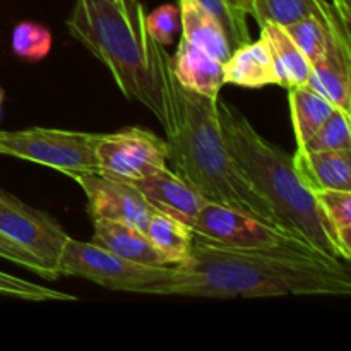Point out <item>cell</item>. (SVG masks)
Instances as JSON below:
<instances>
[{
  "label": "cell",
  "mask_w": 351,
  "mask_h": 351,
  "mask_svg": "<svg viewBox=\"0 0 351 351\" xmlns=\"http://www.w3.org/2000/svg\"><path fill=\"white\" fill-rule=\"evenodd\" d=\"M293 165L308 191H351V151L297 149Z\"/></svg>",
  "instance_id": "15"
},
{
  "label": "cell",
  "mask_w": 351,
  "mask_h": 351,
  "mask_svg": "<svg viewBox=\"0 0 351 351\" xmlns=\"http://www.w3.org/2000/svg\"><path fill=\"white\" fill-rule=\"evenodd\" d=\"M329 2L332 3V7H335L336 10H338V14L341 16V19L345 21V23L350 24V19H351V0H329Z\"/></svg>",
  "instance_id": "30"
},
{
  "label": "cell",
  "mask_w": 351,
  "mask_h": 351,
  "mask_svg": "<svg viewBox=\"0 0 351 351\" xmlns=\"http://www.w3.org/2000/svg\"><path fill=\"white\" fill-rule=\"evenodd\" d=\"M191 228L195 245L216 247V249H271V247L290 245V243H302L287 230L269 225L264 219L245 211L211 201L202 206Z\"/></svg>",
  "instance_id": "7"
},
{
  "label": "cell",
  "mask_w": 351,
  "mask_h": 351,
  "mask_svg": "<svg viewBox=\"0 0 351 351\" xmlns=\"http://www.w3.org/2000/svg\"><path fill=\"white\" fill-rule=\"evenodd\" d=\"M0 233L58 278V261L69 235L57 219L0 189Z\"/></svg>",
  "instance_id": "9"
},
{
  "label": "cell",
  "mask_w": 351,
  "mask_h": 351,
  "mask_svg": "<svg viewBox=\"0 0 351 351\" xmlns=\"http://www.w3.org/2000/svg\"><path fill=\"white\" fill-rule=\"evenodd\" d=\"M350 24L345 23L335 9L329 21V41L326 53L321 60L312 65L311 77L305 86L329 99L336 108L350 113Z\"/></svg>",
  "instance_id": "11"
},
{
  "label": "cell",
  "mask_w": 351,
  "mask_h": 351,
  "mask_svg": "<svg viewBox=\"0 0 351 351\" xmlns=\"http://www.w3.org/2000/svg\"><path fill=\"white\" fill-rule=\"evenodd\" d=\"M170 67L182 88L206 98H219L223 82V64L202 48L180 38L177 51L170 55Z\"/></svg>",
  "instance_id": "13"
},
{
  "label": "cell",
  "mask_w": 351,
  "mask_h": 351,
  "mask_svg": "<svg viewBox=\"0 0 351 351\" xmlns=\"http://www.w3.org/2000/svg\"><path fill=\"white\" fill-rule=\"evenodd\" d=\"M216 103L218 99L182 88L168 62V123L163 130L175 173L208 201L240 209L281 228L269 204L250 185L226 147Z\"/></svg>",
  "instance_id": "3"
},
{
  "label": "cell",
  "mask_w": 351,
  "mask_h": 351,
  "mask_svg": "<svg viewBox=\"0 0 351 351\" xmlns=\"http://www.w3.org/2000/svg\"><path fill=\"white\" fill-rule=\"evenodd\" d=\"M324 0H250V16L259 26L266 23L288 26L321 9Z\"/></svg>",
  "instance_id": "23"
},
{
  "label": "cell",
  "mask_w": 351,
  "mask_h": 351,
  "mask_svg": "<svg viewBox=\"0 0 351 351\" xmlns=\"http://www.w3.org/2000/svg\"><path fill=\"white\" fill-rule=\"evenodd\" d=\"M208 10H211L219 23L225 27V33L228 36L232 50H235L240 45L250 41L249 24H247V14L243 10L233 9L226 3V0H199Z\"/></svg>",
  "instance_id": "27"
},
{
  "label": "cell",
  "mask_w": 351,
  "mask_h": 351,
  "mask_svg": "<svg viewBox=\"0 0 351 351\" xmlns=\"http://www.w3.org/2000/svg\"><path fill=\"white\" fill-rule=\"evenodd\" d=\"M112 2H123V0H112Z\"/></svg>",
  "instance_id": "34"
},
{
  "label": "cell",
  "mask_w": 351,
  "mask_h": 351,
  "mask_svg": "<svg viewBox=\"0 0 351 351\" xmlns=\"http://www.w3.org/2000/svg\"><path fill=\"white\" fill-rule=\"evenodd\" d=\"M240 5H242V10L250 16V0H240Z\"/></svg>",
  "instance_id": "31"
},
{
  "label": "cell",
  "mask_w": 351,
  "mask_h": 351,
  "mask_svg": "<svg viewBox=\"0 0 351 351\" xmlns=\"http://www.w3.org/2000/svg\"><path fill=\"white\" fill-rule=\"evenodd\" d=\"M146 27L156 43L161 47L173 45L177 34L182 31L180 9L173 3H165L154 9L151 14H146Z\"/></svg>",
  "instance_id": "28"
},
{
  "label": "cell",
  "mask_w": 351,
  "mask_h": 351,
  "mask_svg": "<svg viewBox=\"0 0 351 351\" xmlns=\"http://www.w3.org/2000/svg\"><path fill=\"white\" fill-rule=\"evenodd\" d=\"M216 110L226 147L250 185L269 204L278 225L304 245L343 261L314 194L295 171L293 156L261 136L232 103L218 99Z\"/></svg>",
  "instance_id": "4"
},
{
  "label": "cell",
  "mask_w": 351,
  "mask_h": 351,
  "mask_svg": "<svg viewBox=\"0 0 351 351\" xmlns=\"http://www.w3.org/2000/svg\"><path fill=\"white\" fill-rule=\"evenodd\" d=\"M261 38L266 41L274 65H276L280 86L285 89L295 86H305L312 72V64L307 60L300 48L295 45L285 26L266 23L261 26Z\"/></svg>",
  "instance_id": "18"
},
{
  "label": "cell",
  "mask_w": 351,
  "mask_h": 351,
  "mask_svg": "<svg viewBox=\"0 0 351 351\" xmlns=\"http://www.w3.org/2000/svg\"><path fill=\"white\" fill-rule=\"evenodd\" d=\"M163 297L276 298L348 297L351 274L343 261L302 243L230 250L195 245L177 264Z\"/></svg>",
  "instance_id": "1"
},
{
  "label": "cell",
  "mask_w": 351,
  "mask_h": 351,
  "mask_svg": "<svg viewBox=\"0 0 351 351\" xmlns=\"http://www.w3.org/2000/svg\"><path fill=\"white\" fill-rule=\"evenodd\" d=\"M144 232L156 250L167 257L170 266H177L191 256L194 235L191 226L182 223L180 219L156 211L149 218Z\"/></svg>",
  "instance_id": "20"
},
{
  "label": "cell",
  "mask_w": 351,
  "mask_h": 351,
  "mask_svg": "<svg viewBox=\"0 0 351 351\" xmlns=\"http://www.w3.org/2000/svg\"><path fill=\"white\" fill-rule=\"evenodd\" d=\"M99 134L31 127L0 130V154L57 170L67 177L98 173L96 143Z\"/></svg>",
  "instance_id": "6"
},
{
  "label": "cell",
  "mask_w": 351,
  "mask_h": 351,
  "mask_svg": "<svg viewBox=\"0 0 351 351\" xmlns=\"http://www.w3.org/2000/svg\"><path fill=\"white\" fill-rule=\"evenodd\" d=\"M72 180L84 191L93 219H110L144 230L156 213L143 192L130 182L113 180L99 173L75 175Z\"/></svg>",
  "instance_id": "10"
},
{
  "label": "cell",
  "mask_w": 351,
  "mask_h": 351,
  "mask_svg": "<svg viewBox=\"0 0 351 351\" xmlns=\"http://www.w3.org/2000/svg\"><path fill=\"white\" fill-rule=\"evenodd\" d=\"M173 266H146L132 263L95 242H81L69 237L58 261V276L88 280L110 291L137 295H160L170 283Z\"/></svg>",
  "instance_id": "5"
},
{
  "label": "cell",
  "mask_w": 351,
  "mask_h": 351,
  "mask_svg": "<svg viewBox=\"0 0 351 351\" xmlns=\"http://www.w3.org/2000/svg\"><path fill=\"white\" fill-rule=\"evenodd\" d=\"M0 257L9 261V263H14L17 264V266L24 267V269L31 271V273L38 274V276H41L43 280H48V281L57 280V278H55L53 274H51L50 271H48L47 267L36 259V257H33L29 252L21 249L17 243H14L12 240L7 239L3 233H0Z\"/></svg>",
  "instance_id": "29"
},
{
  "label": "cell",
  "mask_w": 351,
  "mask_h": 351,
  "mask_svg": "<svg viewBox=\"0 0 351 351\" xmlns=\"http://www.w3.org/2000/svg\"><path fill=\"white\" fill-rule=\"evenodd\" d=\"M288 103L297 147L304 146L336 108L329 99L307 86H295L288 89Z\"/></svg>",
  "instance_id": "19"
},
{
  "label": "cell",
  "mask_w": 351,
  "mask_h": 351,
  "mask_svg": "<svg viewBox=\"0 0 351 351\" xmlns=\"http://www.w3.org/2000/svg\"><path fill=\"white\" fill-rule=\"evenodd\" d=\"M223 82L247 89L280 86L273 55L263 38L247 41L232 51L223 62Z\"/></svg>",
  "instance_id": "14"
},
{
  "label": "cell",
  "mask_w": 351,
  "mask_h": 351,
  "mask_svg": "<svg viewBox=\"0 0 351 351\" xmlns=\"http://www.w3.org/2000/svg\"><path fill=\"white\" fill-rule=\"evenodd\" d=\"M177 5L180 9L182 38L211 53L223 64L233 50L218 17L199 0H178Z\"/></svg>",
  "instance_id": "17"
},
{
  "label": "cell",
  "mask_w": 351,
  "mask_h": 351,
  "mask_svg": "<svg viewBox=\"0 0 351 351\" xmlns=\"http://www.w3.org/2000/svg\"><path fill=\"white\" fill-rule=\"evenodd\" d=\"M226 3H228V5H232L233 9L242 10V5H240V0H226Z\"/></svg>",
  "instance_id": "32"
},
{
  "label": "cell",
  "mask_w": 351,
  "mask_h": 351,
  "mask_svg": "<svg viewBox=\"0 0 351 351\" xmlns=\"http://www.w3.org/2000/svg\"><path fill=\"white\" fill-rule=\"evenodd\" d=\"M95 153L99 175L130 184L158 173L168 163L167 141L143 127L99 134Z\"/></svg>",
  "instance_id": "8"
},
{
  "label": "cell",
  "mask_w": 351,
  "mask_h": 351,
  "mask_svg": "<svg viewBox=\"0 0 351 351\" xmlns=\"http://www.w3.org/2000/svg\"><path fill=\"white\" fill-rule=\"evenodd\" d=\"M297 149L307 151H351L350 113L335 108L317 132Z\"/></svg>",
  "instance_id": "24"
},
{
  "label": "cell",
  "mask_w": 351,
  "mask_h": 351,
  "mask_svg": "<svg viewBox=\"0 0 351 351\" xmlns=\"http://www.w3.org/2000/svg\"><path fill=\"white\" fill-rule=\"evenodd\" d=\"M3 98H5V91L0 88V115H2V105H3Z\"/></svg>",
  "instance_id": "33"
},
{
  "label": "cell",
  "mask_w": 351,
  "mask_h": 351,
  "mask_svg": "<svg viewBox=\"0 0 351 351\" xmlns=\"http://www.w3.org/2000/svg\"><path fill=\"white\" fill-rule=\"evenodd\" d=\"M134 185L156 211L173 216L187 226H192L197 213L208 202L201 192L195 191L180 175L168 170V167L151 177L134 182Z\"/></svg>",
  "instance_id": "12"
},
{
  "label": "cell",
  "mask_w": 351,
  "mask_h": 351,
  "mask_svg": "<svg viewBox=\"0 0 351 351\" xmlns=\"http://www.w3.org/2000/svg\"><path fill=\"white\" fill-rule=\"evenodd\" d=\"M332 10H335L332 3L329 0H324L317 12L285 26L291 40L295 41V45L300 48L302 53L307 57V60L312 65L321 60L322 55L326 53L329 41V21H331Z\"/></svg>",
  "instance_id": "22"
},
{
  "label": "cell",
  "mask_w": 351,
  "mask_h": 351,
  "mask_svg": "<svg viewBox=\"0 0 351 351\" xmlns=\"http://www.w3.org/2000/svg\"><path fill=\"white\" fill-rule=\"evenodd\" d=\"M343 261L351 259V191H312Z\"/></svg>",
  "instance_id": "21"
},
{
  "label": "cell",
  "mask_w": 351,
  "mask_h": 351,
  "mask_svg": "<svg viewBox=\"0 0 351 351\" xmlns=\"http://www.w3.org/2000/svg\"><path fill=\"white\" fill-rule=\"evenodd\" d=\"M53 38L48 27L38 23L24 21L19 23L12 31L10 47L19 58L27 62L43 60L51 50Z\"/></svg>",
  "instance_id": "25"
},
{
  "label": "cell",
  "mask_w": 351,
  "mask_h": 351,
  "mask_svg": "<svg viewBox=\"0 0 351 351\" xmlns=\"http://www.w3.org/2000/svg\"><path fill=\"white\" fill-rule=\"evenodd\" d=\"M93 223L95 232L91 242L96 245L132 263L146 266H170L167 257L151 243L144 230L110 219H93Z\"/></svg>",
  "instance_id": "16"
},
{
  "label": "cell",
  "mask_w": 351,
  "mask_h": 351,
  "mask_svg": "<svg viewBox=\"0 0 351 351\" xmlns=\"http://www.w3.org/2000/svg\"><path fill=\"white\" fill-rule=\"evenodd\" d=\"M67 29L110 71L119 91L168 123L167 71L170 53L151 38L139 0H75Z\"/></svg>",
  "instance_id": "2"
},
{
  "label": "cell",
  "mask_w": 351,
  "mask_h": 351,
  "mask_svg": "<svg viewBox=\"0 0 351 351\" xmlns=\"http://www.w3.org/2000/svg\"><path fill=\"white\" fill-rule=\"evenodd\" d=\"M0 295L3 297L19 298V300L27 302H74L77 297L62 293V291L53 290V288L43 287V285L29 283L26 280L12 276L9 273L0 271Z\"/></svg>",
  "instance_id": "26"
}]
</instances>
